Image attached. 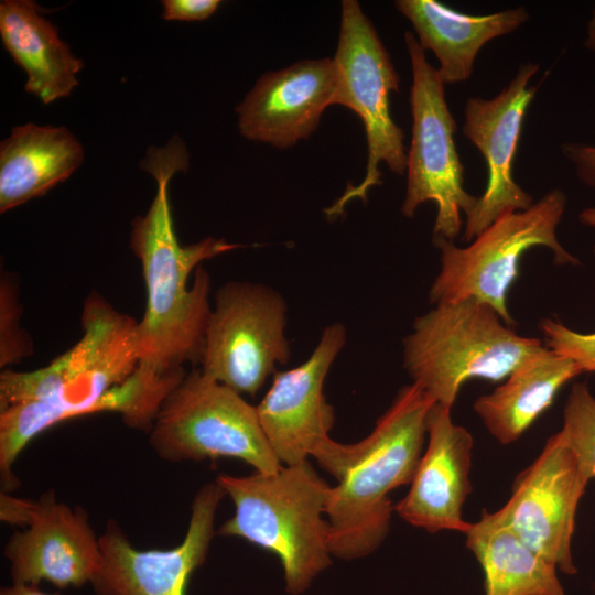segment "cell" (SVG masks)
Masks as SVG:
<instances>
[{"mask_svg":"<svg viewBox=\"0 0 595 595\" xmlns=\"http://www.w3.org/2000/svg\"><path fill=\"white\" fill-rule=\"evenodd\" d=\"M466 547L484 574L485 595H566L558 569L531 549L498 511L483 509Z\"/></svg>","mask_w":595,"mask_h":595,"instance_id":"7402d4cb","label":"cell"},{"mask_svg":"<svg viewBox=\"0 0 595 595\" xmlns=\"http://www.w3.org/2000/svg\"><path fill=\"white\" fill-rule=\"evenodd\" d=\"M587 483L559 431L518 475L511 497L497 511L531 549L573 575L577 572L572 553L575 516Z\"/></svg>","mask_w":595,"mask_h":595,"instance_id":"7c38bea8","label":"cell"},{"mask_svg":"<svg viewBox=\"0 0 595 595\" xmlns=\"http://www.w3.org/2000/svg\"><path fill=\"white\" fill-rule=\"evenodd\" d=\"M21 305L15 279L2 272L0 280V367L20 363L33 353L32 339L20 327Z\"/></svg>","mask_w":595,"mask_h":595,"instance_id":"cb8c5ba5","label":"cell"},{"mask_svg":"<svg viewBox=\"0 0 595 595\" xmlns=\"http://www.w3.org/2000/svg\"><path fill=\"white\" fill-rule=\"evenodd\" d=\"M0 36L13 61L28 75L25 91L43 104L69 96L78 85L83 62L34 1L0 2Z\"/></svg>","mask_w":595,"mask_h":595,"instance_id":"ffe728a7","label":"cell"},{"mask_svg":"<svg viewBox=\"0 0 595 595\" xmlns=\"http://www.w3.org/2000/svg\"><path fill=\"white\" fill-rule=\"evenodd\" d=\"M84 148L66 127L28 122L0 143V213L46 194L83 163Z\"/></svg>","mask_w":595,"mask_h":595,"instance_id":"d6986e66","label":"cell"},{"mask_svg":"<svg viewBox=\"0 0 595 595\" xmlns=\"http://www.w3.org/2000/svg\"><path fill=\"white\" fill-rule=\"evenodd\" d=\"M337 85L334 105L351 109L360 117L367 139L366 174L357 185H348L343 195L324 212L339 216L353 199H367L369 188L381 184L379 164L392 173L407 171L403 130L396 125L389 107L392 91H399V76L371 21L356 0H343L336 53L333 57Z\"/></svg>","mask_w":595,"mask_h":595,"instance_id":"ba28073f","label":"cell"},{"mask_svg":"<svg viewBox=\"0 0 595 595\" xmlns=\"http://www.w3.org/2000/svg\"><path fill=\"white\" fill-rule=\"evenodd\" d=\"M217 482L195 495L183 541L169 550L136 549L109 520L99 537L100 562L90 584L96 595H185L187 583L206 559L215 534L217 507L225 496Z\"/></svg>","mask_w":595,"mask_h":595,"instance_id":"4fadbf2b","label":"cell"},{"mask_svg":"<svg viewBox=\"0 0 595 595\" xmlns=\"http://www.w3.org/2000/svg\"><path fill=\"white\" fill-rule=\"evenodd\" d=\"M565 442L573 452L583 476L595 478V397L586 383H575L563 410Z\"/></svg>","mask_w":595,"mask_h":595,"instance_id":"603a6c76","label":"cell"},{"mask_svg":"<svg viewBox=\"0 0 595 595\" xmlns=\"http://www.w3.org/2000/svg\"><path fill=\"white\" fill-rule=\"evenodd\" d=\"M219 0H163L162 18L166 21H203L212 17Z\"/></svg>","mask_w":595,"mask_h":595,"instance_id":"484cf974","label":"cell"},{"mask_svg":"<svg viewBox=\"0 0 595 595\" xmlns=\"http://www.w3.org/2000/svg\"><path fill=\"white\" fill-rule=\"evenodd\" d=\"M585 47L591 51H595V9L592 18L587 23Z\"/></svg>","mask_w":595,"mask_h":595,"instance_id":"f546056e","label":"cell"},{"mask_svg":"<svg viewBox=\"0 0 595 595\" xmlns=\"http://www.w3.org/2000/svg\"><path fill=\"white\" fill-rule=\"evenodd\" d=\"M333 58L303 60L259 77L237 106L242 137L286 149L307 139L324 110L334 105Z\"/></svg>","mask_w":595,"mask_h":595,"instance_id":"2e32d148","label":"cell"},{"mask_svg":"<svg viewBox=\"0 0 595 595\" xmlns=\"http://www.w3.org/2000/svg\"><path fill=\"white\" fill-rule=\"evenodd\" d=\"M345 342L346 331L340 323L326 326L303 364L274 372L271 387L256 407L263 433L281 464L293 466L312 456L337 480L353 462L354 445L329 437L334 410L323 388Z\"/></svg>","mask_w":595,"mask_h":595,"instance_id":"30bf717a","label":"cell"},{"mask_svg":"<svg viewBox=\"0 0 595 595\" xmlns=\"http://www.w3.org/2000/svg\"><path fill=\"white\" fill-rule=\"evenodd\" d=\"M524 63L513 79L494 98L469 97L464 109L463 134L484 156L488 180L484 194L466 216L463 241L472 242L498 217L533 205V197L516 183L512 164L526 111L537 87L530 85L538 72Z\"/></svg>","mask_w":595,"mask_h":595,"instance_id":"5bb4252c","label":"cell"},{"mask_svg":"<svg viewBox=\"0 0 595 595\" xmlns=\"http://www.w3.org/2000/svg\"><path fill=\"white\" fill-rule=\"evenodd\" d=\"M3 555L12 584L50 582L58 588L90 583L100 562V544L82 508L56 499L53 490L35 501L32 519L7 541Z\"/></svg>","mask_w":595,"mask_h":595,"instance_id":"9a60e30c","label":"cell"},{"mask_svg":"<svg viewBox=\"0 0 595 595\" xmlns=\"http://www.w3.org/2000/svg\"><path fill=\"white\" fill-rule=\"evenodd\" d=\"M412 85V138L407 159V192L401 206L405 217L429 201L436 204L434 238L453 241L461 232L462 214H470L478 197L463 186L464 166L454 133L456 121L445 100L444 84L412 32L404 33Z\"/></svg>","mask_w":595,"mask_h":595,"instance_id":"9c48e42d","label":"cell"},{"mask_svg":"<svg viewBox=\"0 0 595 595\" xmlns=\"http://www.w3.org/2000/svg\"><path fill=\"white\" fill-rule=\"evenodd\" d=\"M137 323L91 293L83 307V335L72 348L40 369L1 372L3 491L19 486L12 468L28 443L66 420L116 412L128 426L150 433L163 400L183 376L139 365Z\"/></svg>","mask_w":595,"mask_h":595,"instance_id":"6da1fadb","label":"cell"},{"mask_svg":"<svg viewBox=\"0 0 595 595\" xmlns=\"http://www.w3.org/2000/svg\"><path fill=\"white\" fill-rule=\"evenodd\" d=\"M545 346L506 325L475 299L435 304L403 339V366L434 401L452 408L470 379L504 381Z\"/></svg>","mask_w":595,"mask_h":595,"instance_id":"5b68a950","label":"cell"},{"mask_svg":"<svg viewBox=\"0 0 595 595\" xmlns=\"http://www.w3.org/2000/svg\"><path fill=\"white\" fill-rule=\"evenodd\" d=\"M394 7L413 25L423 51L436 56L444 85L467 80L480 48L529 19L522 6L484 15L463 13L435 0H398Z\"/></svg>","mask_w":595,"mask_h":595,"instance_id":"ac0fdd59","label":"cell"},{"mask_svg":"<svg viewBox=\"0 0 595 595\" xmlns=\"http://www.w3.org/2000/svg\"><path fill=\"white\" fill-rule=\"evenodd\" d=\"M566 201L563 191L551 190L528 209L498 217L466 247L434 238L441 267L429 292L430 302L435 305L475 299L491 306L506 325H515L507 295L519 275L524 252L542 246L552 251L556 264L578 263L556 237Z\"/></svg>","mask_w":595,"mask_h":595,"instance_id":"8992f818","label":"cell"},{"mask_svg":"<svg viewBox=\"0 0 595 595\" xmlns=\"http://www.w3.org/2000/svg\"><path fill=\"white\" fill-rule=\"evenodd\" d=\"M35 508V501L11 496L9 493L0 494V518L2 521L28 527Z\"/></svg>","mask_w":595,"mask_h":595,"instance_id":"83f0119b","label":"cell"},{"mask_svg":"<svg viewBox=\"0 0 595 595\" xmlns=\"http://www.w3.org/2000/svg\"><path fill=\"white\" fill-rule=\"evenodd\" d=\"M562 152L573 163L578 178L595 188V145L564 143Z\"/></svg>","mask_w":595,"mask_h":595,"instance_id":"4316f807","label":"cell"},{"mask_svg":"<svg viewBox=\"0 0 595 595\" xmlns=\"http://www.w3.org/2000/svg\"><path fill=\"white\" fill-rule=\"evenodd\" d=\"M149 434L153 451L167 462L230 457L259 473L283 467L263 433L257 408L197 369L163 400Z\"/></svg>","mask_w":595,"mask_h":595,"instance_id":"52a82bcc","label":"cell"},{"mask_svg":"<svg viewBox=\"0 0 595 595\" xmlns=\"http://www.w3.org/2000/svg\"><path fill=\"white\" fill-rule=\"evenodd\" d=\"M435 401L416 383L403 387L355 455L325 509L331 554L364 558L385 540L394 506L389 493L410 484L423 454L428 415Z\"/></svg>","mask_w":595,"mask_h":595,"instance_id":"3957f363","label":"cell"},{"mask_svg":"<svg viewBox=\"0 0 595 595\" xmlns=\"http://www.w3.org/2000/svg\"><path fill=\"white\" fill-rule=\"evenodd\" d=\"M582 374L548 347L526 360L504 382L474 402L487 431L501 444L517 441L553 403L560 389Z\"/></svg>","mask_w":595,"mask_h":595,"instance_id":"44dd1931","label":"cell"},{"mask_svg":"<svg viewBox=\"0 0 595 595\" xmlns=\"http://www.w3.org/2000/svg\"><path fill=\"white\" fill-rule=\"evenodd\" d=\"M578 219L584 226L595 228V206L583 209L578 215ZM594 255H595V247H594Z\"/></svg>","mask_w":595,"mask_h":595,"instance_id":"4dcf8cb0","label":"cell"},{"mask_svg":"<svg viewBox=\"0 0 595 595\" xmlns=\"http://www.w3.org/2000/svg\"><path fill=\"white\" fill-rule=\"evenodd\" d=\"M216 482L235 506L217 533L272 552L284 571L285 591L304 593L331 565L328 521L323 518L332 486L311 464L249 476L220 474Z\"/></svg>","mask_w":595,"mask_h":595,"instance_id":"277c9868","label":"cell"},{"mask_svg":"<svg viewBox=\"0 0 595 595\" xmlns=\"http://www.w3.org/2000/svg\"><path fill=\"white\" fill-rule=\"evenodd\" d=\"M428 445L408 494L394 511L408 523L429 532L465 533L470 526L462 508L472 491L469 472L474 440L454 423L451 409L434 403L428 415Z\"/></svg>","mask_w":595,"mask_h":595,"instance_id":"e0dca14e","label":"cell"},{"mask_svg":"<svg viewBox=\"0 0 595 595\" xmlns=\"http://www.w3.org/2000/svg\"><path fill=\"white\" fill-rule=\"evenodd\" d=\"M540 328L545 347L573 360L582 372H595V333H577L552 318H543Z\"/></svg>","mask_w":595,"mask_h":595,"instance_id":"d4e9b609","label":"cell"},{"mask_svg":"<svg viewBox=\"0 0 595 595\" xmlns=\"http://www.w3.org/2000/svg\"><path fill=\"white\" fill-rule=\"evenodd\" d=\"M286 304L273 289L231 281L215 294L201 371L236 392L255 396L277 364L290 360Z\"/></svg>","mask_w":595,"mask_h":595,"instance_id":"8fae6325","label":"cell"},{"mask_svg":"<svg viewBox=\"0 0 595 595\" xmlns=\"http://www.w3.org/2000/svg\"><path fill=\"white\" fill-rule=\"evenodd\" d=\"M190 154L178 136L163 147L151 145L140 169L156 182V193L144 215L131 223L130 248L139 258L145 283L144 314L137 323L139 365L158 374L199 365L212 312L210 277L204 260L242 247L221 238L206 237L181 245L174 229L169 183L187 172Z\"/></svg>","mask_w":595,"mask_h":595,"instance_id":"7a4b0ae2","label":"cell"},{"mask_svg":"<svg viewBox=\"0 0 595 595\" xmlns=\"http://www.w3.org/2000/svg\"><path fill=\"white\" fill-rule=\"evenodd\" d=\"M0 595H60L58 593H44L39 588V585L29 584H11L2 587Z\"/></svg>","mask_w":595,"mask_h":595,"instance_id":"f1b7e54d","label":"cell"}]
</instances>
